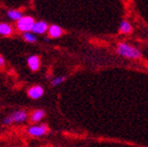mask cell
I'll return each instance as SVG.
<instances>
[{"label":"cell","instance_id":"obj_12","mask_svg":"<svg viewBox=\"0 0 148 147\" xmlns=\"http://www.w3.org/2000/svg\"><path fill=\"white\" fill-rule=\"evenodd\" d=\"M12 33V28L10 25L6 23H1L0 24V35H3V36H7V35H10Z\"/></svg>","mask_w":148,"mask_h":147},{"label":"cell","instance_id":"obj_8","mask_svg":"<svg viewBox=\"0 0 148 147\" xmlns=\"http://www.w3.org/2000/svg\"><path fill=\"white\" fill-rule=\"evenodd\" d=\"M120 34H131L133 32V27L131 23L127 21H121L119 24V28H118Z\"/></svg>","mask_w":148,"mask_h":147},{"label":"cell","instance_id":"obj_15","mask_svg":"<svg viewBox=\"0 0 148 147\" xmlns=\"http://www.w3.org/2000/svg\"><path fill=\"white\" fill-rule=\"evenodd\" d=\"M12 117L8 116V117H5L4 120H3V124H5V126H8V124H12Z\"/></svg>","mask_w":148,"mask_h":147},{"label":"cell","instance_id":"obj_5","mask_svg":"<svg viewBox=\"0 0 148 147\" xmlns=\"http://www.w3.org/2000/svg\"><path fill=\"white\" fill-rule=\"evenodd\" d=\"M43 93H44L43 87H40V85H34V87H31L28 90V96L30 97L31 99L37 100L43 96Z\"/></svg>","mask_w":148,"mask_h":147},{"label":"cell","instance_id":"obj_6","mask_svg":"<svg viewBox=\"0 0 148 147\" xmlns=\"http://www.w3.org/2000/svg\"><path fill=\"white\" fill-rule=\"evenodd\" d=\"M49 25L43 21H39V22H35L34 26H33L32 29V33L34 34H43L46 31L49 30Z\"/></svg>","mask_w":148,"mask_h":147},{"label":"cell","instance_id":"obj_2","mask_svg":"<svg viewBox=\"0 0 148 147\" xmlns=\"http://www.w3.org/2000/svg\"><path fill=\"white\" fill-rule=\"evenodd\" d=\"M34 24H35V21L32 16H24L21 20H18V21L16 27H18V29L21 31V32H24V33L30 32V31H32Z\"/></svg>","mask_w":148,"mask_h":147},{"label":"cell","instance_id":"obj_7","mask_svg":"<svg viewBox=\"0 0 148 147\" xmlns=\"http://www.w3.org/2000/svg\"><path fill=\"white\" fill-rule=\"evenodd\" d=\"M28 66L32 71H37L40 67V59L38 56H30L27 60Z\"/></svg>","mask_w":148,"mask_h":147},{"label":"cell","instance_id":"obj_16","mask_svg":"<svg viewBox=\"0 0 148 147\" xmlns=\"http://www.w3.org/2000/svg\"><path fill=\"white\" fill-rule=\"evenodd\" d=\"M3 65H4V59L0 56V66H3Z\"/></svg>","mask_w":148,"mask_h":147},{"label":"cell","instance_id":"obj_9","mask_svg":"<svg viewBox=\"0 0 148 147\" xmlns=\"http://www.w3.org/2000/svg\"><path fill=\"white\" fill-rule=\"evenodd\" d=\"M63 34L62 28L58 25H51L49 28V35L51 38H58Z\"/></svg>","mask_w":148,"mask_h":147},{"label":"cell","instance_id":"obj_4","mask_svg":"<svg viewBox=\"0 0 148 147\" xmlns=\"http://www.w3.org/2000/svg\"><path fill=\"white\" fill-rule=\"evenodd\" d=\"M10 117H12V120L14 122H16V124H22V122H24L27 120L28 113H27V111L20 109V110L14 111V112L12 113V115H10Z\"/></svg>","mask_w":148,"mask_h":147},{"label":"cell","instance_id":"obj_3","mask_svg":"<svg viewBox=\"0 0 148 147\" xmlns=\"http://www.w3.org/2000/svg\"><path fill=\"white\" fill-rule=\"evenodd\" d=\"M49 131V126L45 124H33V126L28 128V134L33 137H41V136L45 135Z\"/></svg>","mask_w":148,"mask_h":147},{"label":"cell","instance_id":"obj_10","mask_svg":"<svg viewBox=\"0 0 148 147\" xmlns=\"http://www.w3.org/2000/svg\"><path fill=\"white\" fill-rule=\"evenodd\" d=\"M45 116V112L42 109H37L34 112L31 114L30 116V120L32 122H39L40 120H42V118Z\"/></svg>","mask_w":148,"mask_h":147},{"label":"cell","instance_id":"obj_13","mask_svg":"<svg viewBox=\"0 0 148 147\" xmlns=\"http://www.w3.org/2000/svg\"><path fill=\"white\" fill-rule=\"evenodd\" d=\"M23 38L25 39L27 42H35L37 40L35 34H34V33H31V32L23 33Z\"/></svg>","mask_w":148,"mask_h":147},{"label":"cell","instance_id":"obj_1","mask_svg":"<svg viewBox=\"0 0 148 147\" xmlns=\"http://www.w3.org/2000/svg\"><path fill=\"white\" fill-rule=\"evenodd\" d=\"M116 53L125 59H130V60H139L142 58V53L140 49L135 46L131 45L125 42H119L116 46Z\"/></svg>","mask_w":148,"mask_h":147},{"label":"cell","instance_id":"obj_11","mask_svg":"<svg viewBox=\"0 0 148 147\" xmlns=\"http://www.w3.org/2000/svg\"><path fill=\"white\" fill-rule=\"evenodd\" d=\"M7 16L12 21H18L23 18V12L21 10H16V9H10L7 12Z\"/></svg>","mask_w":148,"mask_h":147},{"label":"cell","instance_id":"obj_14","mask_svg":"<svg viewBox=\"0 0 148 147\" xmlns=\"http://www.w3.org/2000/svg\"><path fill=\"white\" fill-rule=\"evenodd\" d=\"M66 79H67L66 76H58V77H56L53 79V81H51V85H53V87H57V85H59V84H61V83L64 82Z\"/></svg>","mask_w":148,"mask_h":147}]
</instances>
